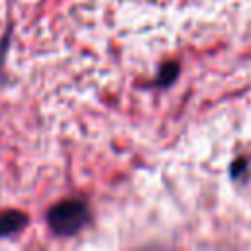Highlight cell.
Wrapping results in <instances>:
<instances>
[{
    "instance_id": "6da1fadb",
    "label": "cell",
    "mask_w": 251,
    "mask_h": 251,
    "mask_svg": "<svg viewBox=\"0 0 251 251\" xmlns=\"http://www.w3.org/2000/svg\"><path fill=\"white\" fill-rule=\"evenodd\" d=\"M90 220V212L80 200H63L47 212V224L57 235H73Z\"/></svg>"
},
{
    "instance_id": "3957f363",
    "label": "cell",
    "mask_w": 251,
    "mask_h": 251,
    "mask_svg": "<svg viewBox=\"0 0 251 251\" xmlns=\"http://www.w3.org/2000/svg\"><path fill=\"white\" fill-rule=\"evenodd\" d=\"M176 73H178V67H176L175 63L165 65V67L161 69L159 76H157V84H159V86H167V84H171V82L176 78Z\"/></svg>"
},
{
    "instance_id": "7a4b0ae2",
    "label": "cell",
    "mask_w": 251,
    "mask_h": 251,
    "mask_svg": "<svg viewBox=\"0 0 251 251\" xmlns=\"http://www.w3.org/2000/svg\"><path fill=\"white\" fill-rule=\"evenodd\" d=\"M25 226V216L18 210H6L0 214V237L18 233Z\"/></svg>"
}]
</instances>
